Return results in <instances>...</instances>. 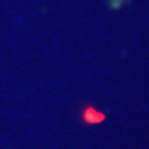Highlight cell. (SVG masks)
<instances>
[{"mask_svg":"<svg viewBox=\"0 0 149 149\" xmlns=\"http://www.w3.org/2000/svg\"><path fill=\"white\" fill-rule=\"evenodd\" d=\"M83 119H85L88 124H95V123H101L103 119H104V114L100 111H96V109H93V108H88V109H85V113H83Z\"/></svg>","mask_w":149,"mask_h":149,"instance_id":"cell-1","label":"cell"}]
</instances>
